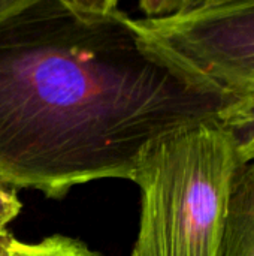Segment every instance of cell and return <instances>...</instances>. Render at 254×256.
Wrapping results in <instances>:
<instances>
[{
    "mask_svg": "<svg viewBox=\"0 0 254 256\" xmlns=\"http://www.w3.org/2000/svg\"><path fill=\"white\" fill-rule=\"evenodd\" d=\"M253 123V98L118 9L36 0L0 22V180L13 189L61 198L93 180H133L150 148L175 132Z\"/></svg>",
    "mask_w": 254,
    "mask_h": 256,
    "instance_id": "6da1fadb",
    "label": "cell"
},
{
    "mask_svg": "<svg viewBox=\"0 0 254 256\" xmlns=\"http://www.w3.org/2000/svg\"><path fill=\"white\" fill-rule=\"evenodd\" d=\"M240 142L234 129L199 124L150 148L133 177L142 201L130 256L220 255Z\"/></svg>",
    "mask_w": 254,
    "mask_h": 256,
    "instance_id": "7a4b0ae2",
    "label": "cell"
},
{
    "mask_svg": "<svg viewBox=\"0 0 254 256\" xmlns=\"http://www.w3.org/2000/svg\"><path fill=\"white\" fill-rule=\"evenodd\" d=\"M138 21L162 45L254 99V2Z\"/></svg>",
    "mask_w": 254,
    "mask_h": 256,
    "instance_id": "3957f363",
    "label": "cell"
},
{
    "mask_svg": "<svg viewBox=\"0 0 254 256\" xmlns=\"http://www.w3.org/2000/svg\"><path fill=\"white\" fill-rule=\"evenodd\" d=\"M219 256H254V162L234 176Z\"/></svg>",
    "mask_w": 254,
    "mask_h": 256,
    "instance_id": "277c9868",
    "label": "cell"
},
{
    "mask_svg": "<svg viewBox=\"0 0 254 256\" xmlns=\"http://www.w3.org/2000/svg\"><path fill=\"white\" fill-rule=\"evenodd\" d=\"M10 256H100L99 254L90 250L84 243L63 237L52 236L40 243L27 244L18 240H12Z\"/></svg>",
    "mask_w": 254,
    "mask_h": 256,
    "instance_id": "5b68a950",
    "label": "cell"
},
{
    "mask_svg": "<svg viewBox=\"0 0 254 256\" xmlns=\"http://www.w3.org/2000/svg\"><path fill=\"white\" fill-rule=\"evenodd\" d=\"M21 202L16 198V189L0 180V231L18 216Z\"/></svg>",
    "mask_w": 254,
    "mask_h": 256,
    "instance_id": "8992f818",
    "label": "cell"
},
{
    "mask_svg": "<svg viewBox=\"0 0 254 256\" xmlns=\"http://www.w3.org/2000/svg\"><path fill=\"white\" fill-rule=\"evenodd\" d=\"M184 0H139L141 10L147 18H165L181 12Z\"/></svg>",
    "mask_w": 254,
    "mask_h": 256,
    "instance_id": "52a82bcc",
    "label": "cell"
},
{
    "mask_svg": "<svg viewBox=\"0 0 254 256\" xmlns=\"http://www.w3.org/2000/svg\"><path fill=\"white\" fill-rule=\"evenodd\" d=\"M72 8L85 12H96V14H106L117 10L118 0H63Z\"/></svg>",
    "mask_w": 254,
    "mask_h": 256,
    "instance_id": "ba28073f",
    "label": "cell"
},
{
    "mask_svg": "<svg viewBox=\"0 0 254 256\" xmlns=\"http://www.w3.org/2000/svg\"><path fill=\"white\" fill-rule=\"evenodd\" d=\"M252 2H254V0H184L183 9L180 14L192 12V10H201V9H214V8L244 4V3H252Z\"/></svg>",
    "mask_w": 254,
    "mask_h": 256,
    "instance_id": "9c48e42d",
    "label": "cell"
},
{
    "mask_svg": "<svg viewBox=\"0 0 254 256\" xmlns=\"http://www.w3.org/2000/svg\"><path fill=\"white\" fill-rule=\"evenodd\" d=\"M36 0H0V22L30 6Z\"/></svg>",
    "mask_w": 254,
    "mask_h": 256,
    "instance_id": "30bf717a",
    "label": "cell"
},
{
    "mask_svg": "<svg viewBox=\"0 0 254 256\" xmlns=\"http://www.w3.org/2000/svg\"><path fill=\"white\" fill-rule=\"evenodd\" d=\"M238 154L243 164L254 162V123L252 124V132L246 140H241L238 147Z\"/></svg>",
    "mask_w": 254,
    "mask_h": 256,
    "instance_id": "8fae6325",
    "label": "cell"
},
{
    "mask_svg": "<svg viewBox=\"0 0 254 256\" xmlns=\"http://www.w3.org/2000/svg\"><path fill=\"white\" fill-rule=\"evenodd\" d=\"M13 237L6 232V230L0 231V256H10V244Z\"/></svg>",
    "mask_w": 254,
    "mask_h": 256,
    "instance_id": "7c38bea8",
    "label": "cell"
}]
</instances>
